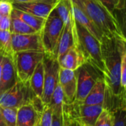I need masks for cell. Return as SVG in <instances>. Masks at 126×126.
Here are the masks:
<instances>
[{"mask_svg":"<svg viewBox=\"0 0 126 126\" xmlns=\"http://www.w3.org/2000/svg\"><path fill=\"white\" fill-rule=\"evenodd\" d=\"M75 30L77 35L75 45L84 56L86 62L98 68L104 75L105 66L102 59L100 41L76 21Z\"/></svg>","mask_w":126,"mask_h":126,"instance_id":"cell-3","label":"cell"},{"mask_svg":"<svg viewBox=\"0 0 126 126\" xmlns=\"http://www.w3.org/2000/svg\"><path fill=\"white\" fill-rule=\"evenodd\" d=\"M14 55H4L3 57L0 81V94L11 88L18 81Z\"/></svg>","mask_w":126,"mask_h":126,"instance_id":"cell-14","label":"cell"},{"mask_svg":"<svg viewBox=\"0 0 126 126\" xmlns=\"http://www.w3.org/2000/svg\"><path fill=\"white\" fill-rule=\"evenodd\" d=\"M0 126H6L4 121V118H3L1 112V110H0Z\"/></svg>","mask_w":126,"mask_h":126,"instance_id":"cell-38","label":"cell"},{"mask_svg":"<svg viewBox=\"0 0 126 126\" xmlns=\"http://www.w3.org/2000/svg\"><path fill=\"white\" fill-rule=\"evenodd\" d=\"M52 126H62V114L61 115L52 114Z\"/></svg>","mask_w":126,"mask_h":126,"instance_id":"cell-35","label":"cell"},{"mask_svg":"<svg viewBox=\"0 0 126 126\" xmlns=\"http://www.w3.org/2000/svg\"><path fill=\"white\" fill-rule=\"evenodd\" d=\"M100 42L106 85L104 102L111 105L119 101H126V91L120 86L122 56L126 52V37L103 35Z\"/></svg>","mask_w":126,"mask_h":126,"instance_id":"cell-1","label":"cell"},{"mask_svg":"<svg viewBox=\"0 0 126 126\" xmlns=\"http://www.w3.org/2000/svg\"><path fill=\"white\" fill-rule=\"evenodd\" d=\"M106 82L104 78L99 79L92 89L90 90L85 100L82 102L87 105H103L105 93H106Z\"/></svg>","mask_w":126,"mask_h":126,"instance_id":"cell-18","label":"cell"},{"mask_svg":"<svg viewBox=\"0 0 126 126\" xmlns=\"http://www.w3.org/2000/svg\"><path fill=\"white\" fill-rule=\"evenodd\" d=\"M44 82V69L43 61H41L35 67L30 79V85L34 94L41 97H42Z\"/></svg>","mask_w":126,"mask_h":126,"instance_id":"cell-19","label":"cell"},{"mask_svg":"<svg viewBox=\"0 0 126 126\" xmlns=\"http://www.w3.org/2000/svg\"><path fill=\"white\" fill-rule=\"evenodd\" d=\"M71 7L75 21L80 24L81 26H83L84 28H86L90 33H92L97 39H98L100 41L103 34L93 23V21L89 18V17L83 11V10L80 7H79L76 4H75L72 0Z\"/></svg>","mask_w":126,"mask_h":126,"instance_id":"cell-16","label":"cell"},{"mask_svg":"<svg viewBox=\"0 0 126 126\" xmlns=\"http://www.w3.org/2000/svg\"><path fill=\"white\" fill-rule=\"evenodd\" d=\"M105 6L114 15V10L117 9H121V4L122 2L124 1V0H100Z\"/></svg>","mask_w":126,"mask_h":126,"instance_id":"cell-29","label":"cell"},{"mask_svg":"<svg viewBox=\"0 0 126 126\" xmlns=\"http://www.w3.org/2000/svg\"><path fill=\"white\" fill-rule=\"evenodd\" d=\"M0 1H4V0H0ZM5 1H7V0H5Z\"/></svg>","mask_w":126,"mask_h":126,"instance_id":"cell-40","label":"cell"},{"mask_svg":"<svg viewBox=\"0 0 126 126\" xmlns=\"http://www.w3.org/2000/svg\"><path fill=\"white\" fill-rule=\"evenodd\" d=\"M114 122V114L109 111L103 109L94 126H113Z\"/></svg>","mask_w":126,"mask_h":126,"instance_id":"cell-26","label":"cell"},{"mask_svg":"<svg viewBox=\"0 0 126 126\" xmlns=\"http://www.w3.org/2000/svg\"><path fill=\"white\" fill-rule=\"evenodd\" d=\"M45 52L27 51L15 53L14 61L18 80L23 83L30 82V79L36 66L43 61Z\"/></svg>","mask_w":126,"mask_h":126,"instance_id":"cell-6","label":"cell"},{"mask_svg":"<svg viewBox=\"0 0 126 126\" xmlns=\"http://www.w3.org/2000/svg\"><path fill=\"white\" fill-rule=\"evenodd\" d=\"M62 126H83L65 110L62 111Z\"/></svg>","mask_w":126,"mask_h":126,"instance_id":"cell-31","label":"cell"},{"mask_svg":"<svg viewBox=\"0 0 126 126\" xmlns=\"http://www.w3.org/2000/svg\"><path fill=\"white\" fill-rule=\"evenodd\" d=\"M113 114H114L113 126H126V108L120 109Z\"/></svg>","mask_w":126,"mask_h":126,"instance_id":"cell-28","label":"cell"},{"mask_svg":"<svg viewBox=\"0 0 126 126\" xmlns=\"http://www.w3.org/2000/svg\"><path fill=\"white\" fill-rule=\"evenodd\" d=\"M0 110L6 126H16L17 110L16 108H1Z\"/></svg>","mask_w":126,"mask_h":126,"instance_id":"cell-25","label":"cell"},{"mask_svg":"<svg viewBox=\"0 0 126 126\" xmlns=\"http://www.w3.org/2000/svg\"><path fill=\"white\" fill-rule=\"evenodd\" d=\"M10 16H13L18 18L19 19L23 21L24 23H26L27 25L31 27L38 32H41L43 28V26L44 24L45 20H46L45 18L35 16L30 13H25V12L14 9V8Z\"/></svg>","mask_w":126,"mask_h":126,"instance_id":"cell-20","label":"cell"},{"mask_svg":"<svg viewBox=\"0 0 126 126\" xmlns=\"http://www.w3.org/2000/svg\"><path fill=\"white\" fill-rule=\"evenodd\" d=\"M30 104L32 105V106L33 107V109H34L38 114H41L43 113V111H44L45 107L47 106L44 103L42 99H41V97L36 96V95H35V96L33 97V98L32 99V101H31V103H30Z\"/></svg>","mask_w":126,"mask_h":126,"instance_id":"cell-33","label":"cell"},{"mask_svg":"<svg viewBox=\"0 0 126 126\" xmlns=\"http://www.w3.org/2000/svg\"><path fill=\"white\" fill-rule=\"evenodd\" d=\"M120 86L122 89H126V52L123 54L120 69Z\"/></svg>","mask_w":126,"mask_h":126,"instance_id":"cell-30","label":"cell"},{"mask_svg":"<svg viewBox=\"0 0 126 126\" xmlns=\"http://www.w3.org/2000/svg\"><path fill=\"white\" fill-rule=\"evenodd\" d=\"M12 34L10 31H0V53L3 55H14L12 49Z\"/></svg>","mask_w":126,"mask_h":126,"instance_id":"cell-24","label":"cell"},{"mask_svg":"<svg viewBox=\"0 0 126 126\" xmlns=\"http://www.w3.org/2000/svg\"><path fill=\"white\" fill-rule=\"evenodd\" d=\"M60 0H35L23 3H13L14 9L30 13L33 16L47 18L55 10Z\"/></svg>","mask_w":126,"mask_h":126,"instance_id":"cell-11","label":"cell"},{"mask_svg":"<svg viewBox=\"0 0 126 126\" xmlns=\"http://www.w3.org/2000/svg\"><path fill=\"white\" fill-rule=\"evenodd\" d=\"M64 24L53 10L46 18L41 31L45 54L52 55L59 40Z\"/></svg>","mask_w":126,"mask_h":126,"instance_id":"cell-7","label":"cell"},{"mask_svg":"<svg viewBox=\"0 0 126 126\" xmlns=\"http://www.w3.org/2000/svg\"><path fill=\"white\" fill-rule=\"evenodd\" d=\"M103 107L101 105H87L75 101L72 104H63V109L83 126H94Z\"/></svg>","mask_w":126,"mask_h":126,"instance_id":"cell-8","label":"cell"},{"mask_svg":"<svg viewBox=\"0 0 126 126\" xmlns=\"http://www.w3.org/2000/svg\"><path fill=\"white\" fill-rule=\"evenodd\" d=\"M10 32L13 35H28L38 32L23 21L13 16H10Z\"/></svg>","mask_w":126,"mask_h":126,"instance_id":"cell-21","label":"cell"},{"mask_svg":"<svg viewBox=\"0 0 126 126\" xmlns=\"http://www.w3.org/2000/svg\"><path fill=\"white\" fill-rule=\"evenodd\" d=\"M3 57L4 55L0 53V81H1V69H2V63H3Z\"/></svg>","mask_w":126,"mask_h":126,"instance_id":"cell-37","label":"cell"},{"mask_svg":"<svg viewBox=\"0 0 126 126\" xmlns=\"http://www.w3.org/2000/svg\"><path fill=\"white\" fill-rule=\"evenodd\" d=\"M76 42H77V35H76V30H75V21L72 12L69 22L64 24L63 26L59 40L51 56H52L54 58L58 60L70 48L75 46Z\"/></svg>","mask_w":126,"mask_h":126,"instance_id":"cell-10","label":"cell"},{"mask_svg":"<svg viewBox=\"0 0 126 126\" xmlns=\"http://www.w3.org/2000/svg\"><path fill=\"white\" fill-rule=\"evenodd\" d=\"M52 110L49 106H47L41 115L38 126H52Z\"/></svg>","mask_w":126,"mask_h":126,"instance_id":"cell-27","label":"cell"},{"mask_svg":"<svg viewBox=\"0 0 126 126\" xmlns=\"http://www.w3.org/2000/svg\"><path fill=\"white\" fill-rule=\"evenodd\" d=\"M75 72L77 78L75 101L83 102L97 81L104 78V75L98 68L89 62L84 63Z\"/></svg>","mask_w":126,"mask_h":126,"instance_id":"cell-4","label":"cell"},{"mask_svg":"<svg viewBox=\"0 0 126 126\" xmlns=\"http://www.w3.org/2000/svg\"><path fill=\"white\" fill-rule=\"evenodd\" d=\"M13 10V3L9 1H0V15L1 16H10Z\"/></svg>","mask_w":126,"mask_h":126,"instance_id":"cell-32","label":"cell"},{"mask_svg":"<svg viewBox=\"0 0 126 126\" xmlns=\"http://www.w3.org/2000/svg\"><path fill=\"white\" fill-rule=\"evenodd\" d=\"M12 49L14 53L27 51L44 52L41 32L28 35L12 34Z\"/></svg>","mask_w":126,"mask_h":126,"instance_id":"cell-12","label":"cell"},{"mask_svg":"<svg viewBox=\"0 0 126 126\" xmlns=\"http://www.w3.org/2000/svg\"><path fill=\"white\" fill-rule=\"evenodd\" d=\"M10 16H2L0 19V31H10Z\"/></svg>","mask_w":126,"mask_h":126,"instance_id":"cell-34","label":"cell"},{"mask_svg":"<svg viewBox=\"0 0 126 126\" xmlns=\"http://www.w3.org/2000/svg\"><path fill=\"white\" fill-rule=\"evenodd\" d=\"M35 95L30 82L23 83L18 80L11 88L0 94V107L18 109L30 104Z\"/></svg>","mask_w":126,"mask_h":126,"instance_id":"cell-5","label":"cell"},{"mask_svg":"<svg viewBox=\"0 0 126 126\" xmlns=\"http://www.w3.org/2000/svg\"><path fill=\"white\" fill-rule=\"evenodd\" d=\"M1 17H2V16H1L0 15V19H1Z\"/></svg>","mask_w":126,"mask_h":126,"instance_id":"cell-39","label":"cell"},{"mask_svg":"<svg viewBox=\"0 0 126 126\" xmlns=\"http://www.w3.org/2000/svg\"><path fill=\"white\" fill-rule=\"evenodd\" d=\"M44 69V90L41 99L46 106H48L55 88L58 83L60 66L58 61L52 56L45 54L43 59Z\"/></svg>","mask_w":126,"mask_h":126,"instance_id":"cell-9","label":"cell"},{"mask_svg":"<svg viewBox=\"0 0 126 126\" xmlns=\"http://www.w3.org/2000/svg\"><path fill=\"white\" fill-rule=\"evenodd\" d=\"M54 11L62 20L64 24L69 22L72 10L71 7V0H60Z\"/></svg>","mask_w":126,"mask_h":126,"instance_id":"cell-23","label":"cell"},{"mask_svg":"<svg viewBox=\"0 0 126 126\" xmlns=\"http://www.w3.org/2000/svg\"><path fill=\"white\" fill-rule=\"evenodd\" d=\"M58 83L63 94V104H72L75 101L77 92V78L75 72L60 68Z\"/></svg>","mask_w":126,"mask_h":126,"instance_id":"cell-13","label":"cell"},{"mask_svg":"<svg viewBox=\"0 0 126 126\" xmlns=\"http://www.w3.org/2000/svg\"><path fill=\"white\" fill-rule=\"evenodd\" d=\"M57 61L60 68L72 71H75L86 62L84 56L76 45L70 48Z\"/></svg>","mask_w":126,"mask_h":126,"instance_id":"cell-15","label":"cell"},{"mask_svg":"<svg viewBox=\"0 0 126 126\" xmlns=\"http://www.w3.org/2000/svg\"><path fill=\"white\" fill-rule=\"evenodd\" d=\"M48 106L52 109V114H55V115L62 114L63 106V94L59 83H58L56 87L55 88Z\"/></svg>","mask_w":126,"mask_h":126,"instance_id":"cell-22","label":"cell"},{"mask_svg":"<svg viewBox=\"0 0 126 126\" xmlns=\"http://www.w3.org/2000/svg\"><path fill=\"white\" fill-rule=\"evenodd\" d=\"M89 17L103 35L125 36L120 23L100 0H72Z\"/></svg>","mask_w":126,"mask_h":126,"instance_id":"cell-2","label":"cell"},{"mask_svg":"<svg viewBox=\"0 0 126 126\" xmlns=\"http://www.w3.org/2000/svg\"><path fill=\"white\" fill-rule=\"evenodd\" d=\"M7 1H9L12 3H14V2L23 3V2H28V1H35V0H7Z\"/></svg>","mask_w":126,"mask_h":126,"instance_id":"cell-36","label":"cell"},{"mask_svg":"<svg viewBox=\"0 0 126 126\" xmlns=\"http://www.w3.org/2000/svg\"><path fill=\"white\" fill-rule=\"evenodd\" d=\"M41 115L30 103L24 105L17 110L16 126H38Z\"/></svg>","mask_w":126,"mask_h":126,"instance_id":"cell-17","label":"cell"}]
</instances>
